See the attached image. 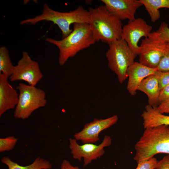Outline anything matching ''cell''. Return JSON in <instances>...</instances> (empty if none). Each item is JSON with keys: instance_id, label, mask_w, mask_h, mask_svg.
I'll list each match as a JSON object with an SVG mask.
<instances>
[{"instance_id": "1", "label": "cell", "mask_w": 169, "mask_h": 169, "mask_svg": "<svg viewBox=\"0 0 169 169\" xmlns=\"http://www.w3.org/2000/svg\"><path fill=\"white\" fill-rule=\"evenodd\" d=\"M45 40L58 48V62L61 66L64 65L69 58L74 57L78 53L96 42L88 23H74L72 32L61 40L49 38H46Z\"/></svg>"}, {"instance_id": "2", "label": "cell", "mask_w": 169, "mask_h": 169, "mask_svg": "<svg viewBox=\"0 0 169 169\" xmlns=\"http://www.w3.org/2000/svg\"><path fill=\"white\" fill-rule=\"evenodd\" d=\"M89 24L96 42L108 44L121 38V20L110 13L105 5L89 8Z\"/></svg>"}, {"instance_id": "3", "label": "cell", "mask_w": 169, "mask_h": 169, "mask_svg": "<svg viewBox=\"0 0 169 169\" xmlns=\"http://www.w3.org/2000/svg\"><path fill=\"white\" fill-rule=\"evenodd\" d=\"M134 160L137 163L158 153L169 155V126L161 125L145 129L135 146Z\"/></svg>"}, {"instance_id": "4", "label": "cell", "mask_w": 169, "mask_h": 169, "mask_svg": "<svg viewBox=\"0 0 169 169\" xmlns=\"http://www.w3.org/2000/svg\"><path fill=\"white\" fill-rule=\"evenodd\" d=\"M90 13L88 10L82 6L69 12H61L50 8L46 4L43 6L41 14L33 18L21 21L20 24L34 25L39 22L45 20L51 21L56 24L61 31L62 39L68 36L73 31L70 25L75 23H89Z\"/></svg>"}, {"instance_id": "5", "label": "cell", "mask_w": 169, "mask_h": 169, "mask_svg": "<svg viewBox=\"0 0 169 169\" xmlns=\"http://www.w3.org/2000/svg\"><path fill=\"white\" fill-rule=\"evenodd\" d=\"M105 55L108 67L115 73L119 83H123L127 78V69L137 55L121 38L109 44Z\"/></svg>"}, {"instance_id": "6", "label": "cell", "mask_w": 169, "mask_h": 169, "mask_svg": "<svg viewBox=\"0 0 169 169\" xmlns=\"http://www.w3.org/2000/svg\"><path fill=\"white\" fill-rule=\"evenodd\" d=\"M16 88L19 90V94L14 113L15 118L26 119L34 111L46 105V93L42 89L22 83H19Z\"/></svg>"}, {"instance_id": "7", "label": "cell", "mask_w": 169, "mask_h": 169, "mask_svg": "<svg viewBox=\"0 0 169 169\" xmlns=\"http://www.w3.org/2000/svg\"><path fill=\"white\" fill-rule=\"evenodd\" d=\"M69 147L73 157L79 161L83 159V166H87L93 161L97 160L105 153L104 148L110 146L112 139L105 135L102 142L99 145L92 143H86L79 145L74 139L70 138Z\"/></svg>"}, {"instance_id": "8", "label": "cell", "mask_w": 169, "mask_h": 169, "mask_svg": "<svg viewBox=\"0 0 169 169\" xmlns=\"http://www.w3.org/2000/svg\"><path fill=\"white\" fill-rule=\"evenodd\" d=\"M43 76L38 62L33 60L28 52L24 51L9 78L11 82L23 80L35 86Z\"/></svg>"}, {"instance_id": "9", "label": "cell", "mask_w": 169, "mask_h": 169, "mask_svg": "<svg viewBox=\"0 0 169 169\" xmlns=\"http://www.w3.org/2000/svg\"><path fill=\"white\" fill-rule=\"evenodd\" d=\"M151 26L141 18L128 21L123 27L121 39L125 40L132 51L136 55L139 54L141 48L138 42L142 37L147 38L151 33Z\"/></svg>"}, {"instance_id": "10", "label": "cell", "mask_w": 169, "mask_h": 169, "mask_svg": "<svg viewBox=\"0 0 169 169\" xmlns=\"http://www.w3.org/2000/svg\"><path fill=\"white\" fill-rule=\"evenodd\" d=\"M140 46L139 62L151 68H157L168 51V43L151 42L146 38L141 40Z\"/></svg>"}, {"instance_id": "11", "label": "cell", "mask_w": 169, "mask_h": 169, "mask_svg": "<svg viewBox=\"0 0 169 169\" xmlns=\"http://www.w3.org/2000/svg\"><path fill=\"white\" fill-rule=\"evenodd\" d=\"M116 115L105 119H94L91 122L86 123L83 129L74 135L77 141L83 143H95L100 140L99 134L103 131L110 127L118 121Z\"/></svg>"}, {"instance_id": "12", "label": "cell", "mask_w": 169, "mask_h": 169, "mask_svg": "<svg viewBox=\"0 0 169 169\" xmlns=\"http://www.w3.org/2000/svg\"><path fill=\"white\" fill-rule=\"evenodd\" d=\"M107 10L121 20H133L137 9L143 5L139 0H101Z\"/></svg>"}, {"instance_id": "13", "label": "cell", "mask_w": 169, "mask_h": 169, "mask_svg": "<svg viewBox=\"0 0 169 169\" xmlns=\"http://www.w3.org/2000/svg\"><path fill=\"white\" fill-rule=\"evenodd\" d=\"M157 70L156 68H150L139 62H134L127 71L128 80L126 89L129 93L132 96L135 95L142 81L148 76L155 74Z\"/></svg>"}, {"instance_id": "14", "label": "cell", "mask_w": 169, "mask_h": 169, "mask_svg": "<svg viewBox=\"0 0 169 169\" xmlns=\"http://www.w3.org/2000/svg\"><path fill=\"white\" fill-rule=\"evenodd\" d=\"M9 77L0 74V116L7 111L16 107L19 94L9 83Z\"/></svg>"}, {"instance_id": "15", "label": "cell", "mask_w": 169, "mask_h": 169, "mask_svg": "<svg viewBox=\"0 0 169 169\" xmlns=\"http://www.w3.org/2000/svg\"><path fill=\"white\" fill-rule=\"evenodd\" d=\"M138 90L146 95L148 105L156 107L159 105V98L161 90L157 77L155 74L149 75L144 79L139 85Z\"/></svg>"}, {"instance_id": "16", "label": "cell", "mask_w": 169, "mask_h": 169, "mask_svg": "<svg viewBox=\"0 0 169 169\" xmlns=\"http://www.w3.org/2000/svg\"><path fill=\"white\" fill-rule=\"evenodd\" d=\"M141 116L145 129L163 125L169 126V116L161 113L156 106L146 105Z\"/></svg>"}, {"instance_id": "17", "label": "cell", "mask_w": 169, "mask_h": 169, "mask_svg": "<svg viewBox=\"0 0 169 169\" xmlns=\"http://www.w3.org/2000/svg\"><path fill=\"white\" fill-rule=\"evenodd\" d=\"M1 162L6 165L8 169H51V164L48 161L40 157H37L30 164L23 166L12 161L8 156L3 157Z\"/></svg>"}, {"instance_id": "18", "label": "cell", "mask_w": 169, "mask_h": 169, "mask_svg": "<svg viewBox=\"0 0 169 169\" xmlns=\"http://www.w3.org/2000/svg\"><path fill=\"white\" fill-rule=\"evenodd\" d=\"M148 13L151 20L155 22L160 18L159 9L166 8L169 9V0H139Z\"/></svg>"}, {"instance_id": "19", "label": "cell", "mask_w": 169, "mask_h": 169, "mask_svg": "<svg viewBox=\"0 0 169 169\" xmlns=\"http://www.w3.org/2000/svg\"><path fill=\"white\" fill-rule=\"evenodd\" d=\"M14 65L10 59L7 47L3 46L0 48V74L8 76L9 78L13 72Z\"/></svg>"}, {"instance_id": "20", "label": "cell", "mask_w": 169, "mask_h": 169, "mask_svg": "<svg viewBox=\"0 0 169 169\" xmlns=\"http://www.w3.org/2000/svg\"><path fill=\"white\" fill-rule=\"evenodd\" d=\"M153 42L169 43V28L165 22L161 23L158 29L150 33L146 38Z\"/></svg>"}, {"instance_id": "21", "label": "cell", "mask_w": 169, "mask_h": 169, "mask_svg": "<svg viewBox=\"0 0 169 169\" xmlns=\"http://www.w3.org/2000/svg\"><path fill=\"white\" fill-rule=\"evenodd\" d=\"M18 141V139L13 136H8L0 139V152H2L13 149Z\"/></svg>"}, {"instance_id": "22", "label": "cell", "mask_w": 169, "mask_h": 169, "mask_svg": "<svg viewBox=\"0 0 169 169\" xmlns=\"http://www.w3.org/2000/svg\"><path fill=\"white\" fill-rule=\"evenodd\" d=\"M155 74L157 77L160 90L169 84V71H161L157 70Z\"/></svg>"}, {"instance_id": "23", "label": "cell", "mask_w": 169, "mask_h": 169, "mask_svg": "<svg viewBox=\"0 0 169 169\" xmlns=\"http://www.w3.org/2000/svg\"><path fill=\"white\" fill-rule=\"evenodd\" d=\"M157 161L156 158L153 157L137 163L138 165L136 169H155Z\"/></svg>"}, {"instance_id": "24", "label": "cell", "mask_w": 169, "mask_h": 169, "mask_svg": "<svg viewBox=\"0 0 169 169\" xmlns=\"http://www.w3.org/2000/svg\"><path fill=\"white\" fill-rule=\"evenodd\" d=\"M168 51L164 55L158 67L157 70L161 71H169V43H168Z\"/></svg>"}, {"instance_id": "25", "label": "cell", "mask_w": 169, "mask_h": 169, "mask_svg": "<svg viewBox=\"0 0 169 169\" xmlns=\"http://www.w3.org/2000/svg\"><path fill=\"white\" fill-rule=\"evenodd\" d=\"M168 101H169V84L161 90L159 98V104Z\"/></svg>"}, {"instance_id": "26", "label": "cell", "mask_w": 169, "mask_h": 169, "mask_svg": "<svg viewBox=\"0 0 169 169\" xmlns=\"http://www.w3.org/2000/svg\"><path fill=\"white\" fill-rule=\"evenodd\" d=\"M155 169H169V155L165 156L161 160L158 161Z\"/></svg>"}, {"instance_id": "27", "label": "cell", "mask_w": 169, "mask_h": 169, "mask_svg": "<svg viewBox=\"0 0 169 169\" xmlns=\"http://www.w3.org/2000/svg\"><path fill=\"white\" fill-rule=\"evenodd\" d=\"M157 108L161 113H169V101L162 103L160 104Z\"/></svg>"}, {"instance_id": "28", "label": "cell", "mask_w": 169, "mask_h": 169, "mask_svg": "<svg viewBox=\"0 0 169 169\" xmlns=\"http://www.w3.org/2000/svg\"><path fill=\"white\" fill-rule=\"evenodd\" d=\"M60 169H81L77 166L72 165L67 160H64L61 163Z\"/></svg>"}]
</instances>
